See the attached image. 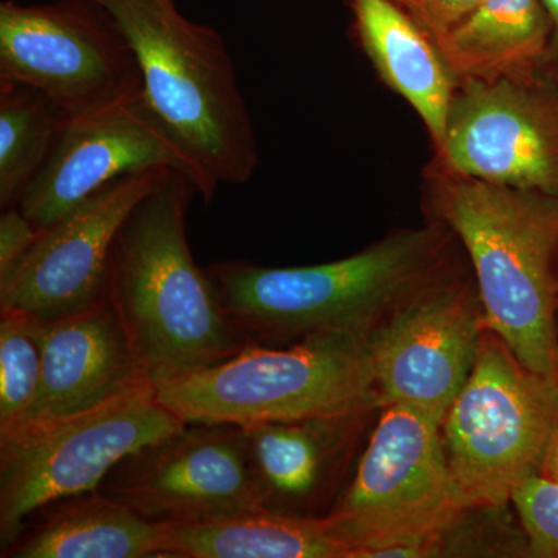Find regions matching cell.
Here are the masks:
<instances>
[{"label":"cell","instance_id":"6da1fadb","mask_svg":"<svg viewBox=\"0 0 558 558\" xmlns=\"http://www.w3.org/2000/svg\"><path fill=\"white\" fill-rule=\"evenodd\" d=\"M468 266L458 238L425 220L333 263L264 267L230 260L207 271L247 344L289 347L326 337L368 339L403 303Z\"/></svg>","mask_w":558,"mask_h":558},{"label":"cell","instance_id":"7a4b0ae2","mask_svg":"<svg viewBox=\"0 0 558 558\" xmlns=\"http://www.w3.org/2000/svg\"><path fill=\"white\" fill-rule=\"evenodd\" d=\"M197 191L170 171L113 241L108 300L154 387L226 362L247 347L207 270L193 258L186 211Z\"/></svg>","mask_w":558,"mask_h":558},{"label":"cell","instance_id":"3957f363","mask_svg":"<svg viewBox=\"0 0 558 558\" xmlns=\"http://www.w3.org/2000/svg\"><path fill=\"white\" fill-rule=\"evenodd\" d=\"M425 220L461 242L478 284L487 328L517 357L556 379L558 197L454 174L422 171Z\"/></svg>","mask_w":558,"mask_h":558},{"label":"cell","instance_id":"277c9868","mask_svg":"<svg viewBox=\"0 0 558 558\" xmlns=\"http://www.w3.org/2000/svg\"><path fill=\"white\" fill-rule=\"evenodd\" d=\"M108 11L138 61L143 100L182 150L205 202L259 165L255 126L226 40L183 16L175 0H92Z\"/></svg>","mask_w":558,"mask_h":558},{"label":"cell","instance_id":"5b68a950","mask_svg":"<svg viewBox=\"0 0 558 558\" xmlns=\"http://www.w3.org/2000/svg\"><path fill=\"white\" fill-rule=\"evenodd\" d=\"M366 340L247 344L219 365L157 387V399L186 424L234 427L377 411Z\"/></svg>","mask_w":558,"mask_h":558},{"label":"cell","instance_id":"8992f818","mask_svg":"<svg viewBox=\"0 0 558 558\" xmlns=\"http://www.w3.org/2000/svg\"><path fill=\"white\" fill-rule=\"evenodd\" d=\"M557 428L556 379L527 368L486 326L468 381L440 424L459 505L509 506L517 487L538 475Z\"/></svg>","mask_w":558,"mask_h":558},{"label":"cell","instance_id":"52a82bcc","mask_svg":"<svg viewBox=\"0 0 558 558\" xmlns=\"http://www.w3.org/2000/svg\"><path fill=\"white\" fill-rule=\"evenodd\" d=\"M354 476L328 515L355 558L439 557L440 537L462 515L440 424L407 405H385Z\"/></svg>","mask_w":558,"mask_h":558},{"label":"cell","instance_id":"ba28073f","mask_svg":"<svg viewBox=\"0 0 558 558\" xmlns=\"http://www.w3.org/2000/svg\"><path fill=\"white\" fill-rule=\"evenodd\" d=\"M185 425L149 385L0 439V550L9 548L44 506L97 490L121 459Z\"/></svg>","mask_w":558,"mask_h":558},{"label":"cell","instance_id":"9c48e42d","mask_svg":"<svg viewBox=\"0 0 558 558\" xmlns=\"http://www.w3.org/2000/svg\"><path fill=\"white\" fill-rule=\"evenodd\" d=\"M0 80L40 92L69 117L143 98L134 50L92 0L0 3Z\"/></svg>","mask_w":558,"mask_h":558},{"label":"cell","instance_id":"30bf717a","mask_svg":"<svg viewBox=\"0 0 558 558\" xmlns=\"http://www.w3.org/2000/svg\"><path fill=\"white\" fill-rule=\"evenodd\" d=\"M484 328L470 264L403 303L366 340L380 409L407 405L442 424L468 381Z\"/></svg>","mask_w":558,"mask_h":558},{"label":"cell","instance_id":"8fae6325","mask_svg":"<svg viewBox=\"0 0 558 558\" xmlns=\"http://www.w3.org/2000/svg\"><path fill=\"white\" fill-rule=\"evenodd\" d=\"M429 160L454 174L558 197V78L542 69L458 84L446 137Z\"/></svg>","mask_w":558,"mask_h":558},{"label":"cell","instance_id":"7c38bea8","mask_svg":"<svg viewBox=\"0 0 558 558\" xmlns=\"http://www.w3.org/2000/svg\"><path fill=\"white\" fill-rule=\"evenodd\" d=\"M98 490L156 523H197L260 509L241 427L186 424L121 459Z\"/></svg>","mask_w":558,"mask_h":558},{"label":"cell","instance_id":"4fadbf2b","mask_svg":"<svg viewBox=\"0 0 558 558\" xmlns=\"http://www.w3.org/2000/svg\"><path fill=\"white\" fill-rule=\"evenodd\" d=\"M170 171L123 175L40 230L20 266L0 281V314L51 322L108 300L113 241L135 205Z\"/></svg>","mask_w":558,"mask_h":558},{"label":"cell","instance_id":"5bb4252c","mask_svg":"<svg viewBox=\"0 0 558 558\" xmlns=\"http://www.w3.org/2000/svg\"><path fill=\"white\" fill-rule=\"evenodd\" d=\"M153 168L185 175L199 196L196 172L143 98L69 117L16 207L36 229H49L109 183Z\"/></svg>","mask_w":558,"mask_h":558},{"label":"cell","instance_id":"9a60e30c","mask_svg":"<svg viewBox=\"0 0 558 558\" xmlns=\"http://www.w3.org/2000/svg\"><path fill=\"white\" fill-rule=\"evenodd\" d=\"M31 325L43 355V376L38 398L14 433L75 416L153 385L109 300L70 317L31 319Z\"/></svg>","mask_w":558,"mask_h":558},{"label":"cell","instance_id":"2e32d148","mask_svg":"<svg viewBox=\"0 0 558 558\" xmlns=\"http://www.w3.org/2000/svg\"><path fill=\"white\" fill-rule=\"evenodd\" d=\"M374 411L241 427L263 509L322 517L339 490Z\"/></svg>","mask_w":558,"mask_h":558},{"label":"cell","instance_id":"e0dca14e","mask_svg":"<svg viewBox=\"0 0 558 558\" xmlns=\"http://www.w3.org/2000/svg\"><path fill=\"white\" fill-rule=\"evenodd\" d=\"M359 46L385 84L409 102L424 123L432 150L446 137L458 83L438 47L395 0H348Z\"/></svg>","mask_w":558,"mask_h":558},{"label":"cell","instance_id":"ac0fdd59","mask_svg":"<svg viewBox=\"0 0 558 558\" xmlns=\"http://www.w3.org/2000/svg\"><path fill=\"white\" fill-rule=\"evenodd\" d=\"M165 524L138 515L100 490L44 506L33 513L7 558L160 557Z\"/></svg>","mask_w":558,"mask_h":558},{"label":"cell","instance_id":"d6986e66","mask_svg":"<svg viewBox=\"0 0 558 558\" xmlns=\"http://www.w3.org/2000/svg\"><path fill=\"white\" fill-rule=\"evenodd\" d=\"M160 557L355 558V548L330 515L260 508L197 523H167Z\"/></svg>","mask_w":558,"mask_h":558},{"label":"cell","instance_id":"ffe728a7","mask_svg":"<svg viewBox=\"0 0 558 558\" xmlns=\"http://www.w3.org/2000/svg\"><path fill=\"white\" fill-rule=\"evenodd\" d=\"M549 40L550 21L543 0H481L435 44L461 84L537 73L545 64Z\"/></svg>","mask_w":558,"mask_h":558},{"label":"cell","instance_id":"44dd1931","mask_svg":"<svg viewBox=\"0 0 558 558\" xmlns=\"http://www.w3.org/2000/svg\"><path fill=\"white\" fill-rule=\"evenodd\" d=\"M68 120L40 92L0 80V207L17 205Z\"/></svg>","mask_w":558,"mask_h":558},{"label":"cell","instance_id":"7402d4cb","mask_svg":"<svg viewBox=\"0 0 558 558\" xmlns=\"http://www.w3.org/2000/svg\"><path fill=\"white\" fill-rule=\"evenodd\" d=\"M0 439L16 432L38 398L43 355L31 319L0 314Z\"/></svg>","mask_w":558,"mask_h":558},{"label":"cell","instance_id":"603a6c76","mask_svg":"<svg viewBox=\"0 0 558 558\" xmlns=\"http://www.w3.org/2000/svg\"><path fill=\"white\" fill-rule=\"evenodd\" d=\"M515 509L532 557L558 558V484L531 476L513 492Z\"/></svg>","mask_w":558,"mask_h":558},{"label":"cell","instance_id":"cb8c5ba5","mask_svg":"<svg viewBox=\"0 0 558 558\" xmlns=\"http://www.w3.org/2000/svg\"><path fill=\"white\" fill-rule=\"evenodd\" d=\"M40 230L36 229L20 207L3 208L0 215V281L9 277L20 266L33 244L38 240Z\"/></svg>","mask_w":558,"mask_h":558},{"label":"cell","instance_id":"d4e9b609","mask_svg":"<svg viewBox=\"0 0 558 558\" xmlns=\"http://www.w3.org/2000/svg\"><path fill=\"white\" fill-rule=\"evenodd\" d=\"M481 3V0H421L414 20L433 43L453 31Z\"/></svg>","mask_w":558,"mask_h":558},{"label":"cell","instance_id":"484cf974","mask_svg":"<svg viewBox=\"0 0 558 558\" xmlns=\"http://www.w3.org/2000/svg\"><path fill=\"white\" fill-rule=\"evenodd\" d=\"M550 21V40L543 70L558 78V0H543Z\"/></svg>","mask_w":558,"mask_h":558},{"label":"cell","instance_id":"4316f807","mask_svg":"<svg viewBox=\"0 0 558 558\" xmlns=\"http://www.w3.org/2000/svg\"><path fill=\"white\" fill-rule=\"evenodd\" d=\"M538 475L542 478L558 484V428L549 439L545 454H543L542 464H539Z\"/></svg>","mask_w":558,"mask_h":558},{"label":"cell","instance_id":"83f0119b","mask_svg":"<svg viewBox=\"0 0 558 558\" xmlns=\"http://www.w3.org/2000/svg\"><path fill=\"white\" fill-rule=\"evenodd\" d=\"M395 2L399 3L402 9L409 11L411 16H413V14L416 13L418 2H421V0H395Z\"/></svg>","mask_w":558,"mask_h":558},{"label":"cell","instance_id":"f1b7e54d","mask_svg":"<svg viewBox=\"0 0 558 558\" xmlns=\"http://www.w3.org/2000/svg\"><path fill=\"white\" fill-rule=\"evenodd\" d=\"M556 381H557V387H558V352H557V357H556Z\"/></svg>","mask_w":558,"mask_h":558}]
</instances>
